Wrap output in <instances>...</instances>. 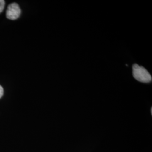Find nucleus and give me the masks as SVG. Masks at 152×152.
I'll return each instance as SVG.
<instances>
[{
	"instance_id": "nucleus-2",
	"label": "nucleus",
	"mask_w": 152,
	"mask_h": 152,
	"mask_svg": "<svg viewBox=\"0 0 152 152\" xmlns=\"http://www.w3.org/2000/svg\"><path fill=\"white\" fill-rule=\"evenodd\" d=\"M21 14V10L16 3H12L8 6L6 12V18L10 20H16Z\"/></svg>"
},
{
	"instance_id": "nucleus-1",
	"label": "nucleus",
	"mask_w": 152,
	"mask_h": 152,
	"mask_svg": "<svg viewBox=\"0 0 152 152\" xmlns=\"http://www.w3.org/2000/svg\"><path fill=\"white\" fill-rule=\"evenodd\" d=\"M132 74L135 79L142 83H149L152 81V76L143 66L135 64L132 66Z\"/></svg>"
},
{
	"instance_id": "nucleus-3",
	"label": "nucleus",
	"mask_w": 152,
	"mask_h": 152,
	"mask_svg": "<svg viewBox=\"0 0 152 152\" xmlns=\"http://www.w3.org/2000/svg\"><path fill=\"white\" fill-rule=\"evenodd\" d=\"M5 5V2L4 0H0V14L3 11Z\"/></svg>"
},
{
	"instance_id": "nucleus-4",
	"label": "nucleus",
	"mask_w": 152,
	"mask_h": 152,
	"mask_svg": "<svg viewBox=\"0 0 152 152\" xmlns=\"http://www.w3.org/2000/svg\"><path fill=\"white\" fill-rule=\"evenodd\" d=\"M3 94H4V89L0 85V98H1V97L3 96Z\"/></svg>"
},
{
	"instance_id": "nucleus-5",
	"label": "nucleus",
	"mask_w": 152,
	"mask_h": 152,
	"mask_svg": "<svg viewBox=\"0 0 152 152\" xmlns=\"http://www.w3.org/2000/svg\"><path fill=\"white\" fill-rule=\"evenodd\" d=\"M151 114H152V108H151Z\"/></svg>"
}]
</instances>
